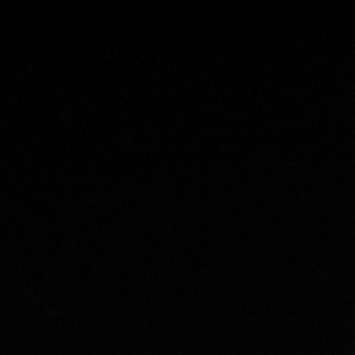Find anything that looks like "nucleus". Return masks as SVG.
I'll return each instance as SVG.
<instances>
[]
</instances>
